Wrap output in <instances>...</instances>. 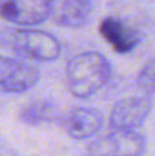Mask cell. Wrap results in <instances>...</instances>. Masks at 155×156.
Wrapping results in <instances>:
<instances>
[{
	"label": "cell",
	"instance_id": "6da1fadb",
	"mask_svg": "<svg viewBox=\"0 0 155 156\" xmlns=\"http://www.w3.org/2000/svg\"><path fill=\"white\" fill-rule=\"evenodd\" d=\"M67 88L79 99H88L102 90L111 77V64L98 52H84L73 56L65 67Z\"/></svg>",
	"mask_w": 155,
	"mask_h": 156
},
{
	"label": "cell",
	"instance_id": "7a4b0ae2",
	"mask_svg": "<svg viewBox=\"0 0 155 156\" xmlns=\"http://www.w3.org/2000/svg\"><path fill=\"white\" fill-rule=\"evenodd\" d=\"M9 46L21 58L50 62L61 55V44L46 30L38 29H17L9 37Z\"/></svg>",
	"mask_w": 155,
	"mask_h": 156
},
{
	"label": "cell",
	"instance_id": "3957f363",
	"mask_svg": "<svg viewBox=\"0 0 155 156\" xmlns=\"http://www.w3.org/2000/svg\"><path fill=\"white\" fill-rule=\"evenodd\" d=\"M145 136L135 130L113 129L87 149V156H142L145 152Z\"/></svg>",
	"mask_w": 155,
	"mask_h": 156
},
{
	"label": "cell",
	"instance_id": "277c9868",
	"mask_svg": "<svg viewBox=\"0 0 155 156\" xmlns=\"http://www.w3.org/2000/svg\"><path fill=\"white\" fill-rule=\"evenodd\" d=\"M40 71L21 59L0 56V91L20 94L37 85Z\"/></svg>",
	"mask_w": 155,
	"mask_h": 156
},
{
	"label": "cell",
	"instance_id": "5b68a950",
	"mask_svg": "<svg viewBox=\"0 0 155 156\" xmlns=\"http://www.w3.org/2000/svg\"><path fill=\"white\" fill-rule=\"evenodd\" d=\"M53 0H0V17L18 26H35L50 17Z\"/></svg>",
	"mask_w": 155,
	"mask_h": 156
},
{
	"label": "cell",
	"instance_id": "8992f818",
	"mask_svg": "<svg viewBox=\"0 0 155 156\" xmlns=\"http://www.w3.org/2000/svg\"><path fill=\"white\" fill-rule=\"evenodd\" d=\"M152 109L151 97L134 96L120 100L109 114V127L122 130H134L149 115Z\"/></svg>",
	"mask_w": 155,
	"mask_h": 156
},
{
	"label": "cell",
	"instance_id": "52a82bcc",
	"mask_svg": "<svg viewBox=\"0 0 155 156\" xmlns=\"http://www.w3.org/2000/svg\"><path fill=\"white\" fill-rule=\"evenodd\" d=\"M61 127L73 140H85L96 135L103 126V114L99 109L76 106L59 120Z\"/></svg>",
	"mask_w": 155,
	"mask_h": 156
},
{
	"label": "cell",
	"instance_id": "ba28073f",
	"mask_svg": "<svg viewBox=\"0 0 155 156\" xmlns=\"http://www.w3.org/2000/svg\"><path fill=\"white\" fill-rule=\"evenodd\" d=\"M99 32L103 40L119 53L132 52L142 40L140 34L134 27L128 26L126 23L114 17L103 18L99 26Z\"/></svg>",
	"mask_w": 155,
	"mask_h": 156
},
{
	"label": "cell",
	"instance_id": "9c48e42d",
	"mask_svg": "<svg viewBox=\"0 0 155 156\" xmlns=\"http://www.w3.org/2000/svg\"><path fill=\"white\" fill-rule=\"evenodd\" d=\"M91 12V0H53L50 15L56 24L78 29L87 24Z\"/></svg>",
	"mask_w": 155,
	"mask_h": 156
},
{
	"label": "cell",
	"instance_id": "30bf717a",
	"mask_svg": "<svg viewBox=\"0 0 155 156\" xmlns=\"http://www.w3.org/2000/svg\"><path fill=\"white\" fill-rule=\"evenodd\" d=\"M56 114V106L49 100H38L20 109V120L26 124H43L52 121Z\"/></svg>",
	"mask_w": 155,
	"mask_h": 156
},
{
	"label": "cell",
	"instance_id": "8fae6325",
	"mask_svg": "<svg viewBox=\"0 0 155 156\" xmlns=\"http://www.w3.org/2000/svg\"><path fill=\"white\" fill-rule=\"evenodd\" d=\"M138 87L148 94V97H151L154 94V87H155V70H154V59H149L148 64L143 67V70L138 74L137 79Z\"/></svg>",
	"mask_w": 155,
	"mask_h": 156
}]
</instances>
